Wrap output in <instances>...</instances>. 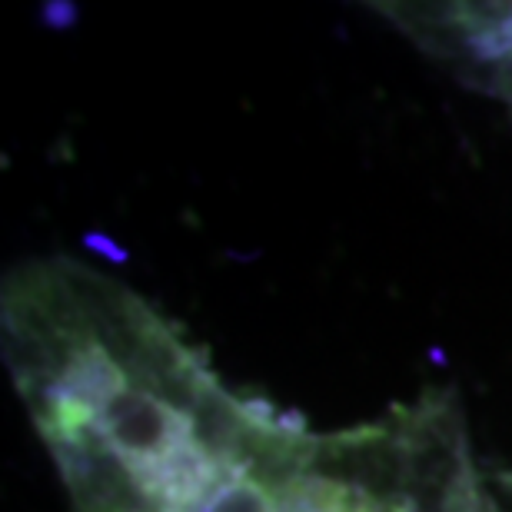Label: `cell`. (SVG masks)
Returning <instances> with one entry per match:
<instances>
[{
  "label": "cell",
  "instance_id": "cell-1",
  "mask_svg": "<svg viewBox=\"0 0 512 512\" xmlns=\"http://www.w3.org/2000/svg\"><path fill=\"white\" fill-rule=\"evenodd\" d=\"M97 423L104 429L110 449L124 459L143 493H147L150 476L157 473L163 459L193 439L190 413H177L160 396L137 386H124L117 396H110L100 406Z\"/></svg>",
  "mask_w": 512,
  "mask_h": 512
},
{
  "label": "cell",
  "instance_id": "cell-2",
  "mask_svg": "<svg viewBox=\"0 0 512 512\" xmlns=\"http://www.w3.org/2000/svg\"><path fill=\"white\" fill-rule=\"evenodd\" d=\"M200 512H276V496L266 493L260 479H250L247 473H227Z\"/></svg>",
  "mask_w": 512,
  "mask_h": 512
},
{
  "label": "cell",
  "instance_id": "cell-3",
  "mask_svg": "<svg viewBox=\"0 0 512 512\" xmlns=\"http://www.w3.org/2000/svg\"><path fill=\"white\" fill-rule=\"evenodd\" d=\"M84 247L87 250H94V253H100L104 260H110V263H127L130 256H127V250L120 247V243H114L110 237H104V233H87L84 237Z\"/></svg>",
  "mask_w": 512,
  "mask_h": 512
},
{
  "label": "cell",
  "instance_id": "cell-4",
  "mask_svg": "<svg viewBox=\"0 0 512 512\" xmlns=\"http://www.w3.org/2000/svg\"><path fill=\"white\" fill-rule=\"evenodd\" d=\"M47 27H57V30H67L77 24V7L74 4H44V14H40Z\"/></svg>",
  "mask_w": 512,
  "mask_h": 512
}]
</instances>
